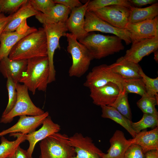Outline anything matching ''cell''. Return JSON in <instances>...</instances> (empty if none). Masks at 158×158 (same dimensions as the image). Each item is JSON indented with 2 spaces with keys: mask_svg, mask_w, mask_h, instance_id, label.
Segmentation results:
<instances>
[{
  "mask_svg": "<svg viewBox=\"0 0 158 158\" xmlns=\"http://www.w3.org/2000/svg\"><path fill=\"white\" fill-rule=\"evenodd\" d=\"M124 81V79L112 70L109 65L102 64L92 68L87 75L83 85L90 89L112 83L116 84L122 92Z\"/></svg>",
  "mask_w": 158,
  "mask_h": 158,
  "instance_id": "cell-8",
  "label": "cell"
},
{
  "mask_svg": "<svg viewBox=\"0 0 158 158\" xmlns=\"http://www.w3.org/2000/svg\"><path fill=\"white\" fill-rule=\"evenodd\" d=\"M113 5L122 6L130 8L133 6L127 0H89L87 7V11H91L95 9Z\"/></svg>",
  "mask_w": 158,
  "mask_h": 158,
  "instance_id": "cell-30",
  "label": "cell"
},
{
  "mask_svg": "<svg viewBox=\"0 0 158 158\" xmlns=\"http://www.w3.org/2000/svg\"><path fill=\"white\" fill-rule=\"evenodd\" d=\"M123 87L128 93H135L142 96L146 93L145 85L142 78L124 80Z\"/></svg>",
  "mask_w": 158,
  "mask_h": 158,
  "instance_id": "cell-31",
  "label": "cell"
},
{
  "mask_svg": "<svg viewBox=\"0 0 158 158\" xmlns=\"http://www.w3.org/2000/svg\"><path fill=\"white\" fill-rule=\"evenodd\" d=\"M39 12L32 7L28 0L27 3L13 14L11 19L2 33L15 31L24 21L30 17L35 16Z\"/></svg>",
  "mask_w": 158,
  "mask_h": 158,
  "instance_id": "cell-23",
  "label": "cell"
},
{
  "mask_svg": "<svg viewBox=\"0 0 158 158\" xmlns=\"http://www.w3.org/2000/svg\"><path fill=\"white\" fill-rule=\"evenodd\" d=\"M7 78L6 87L8 92V100L7 106L2 116L6 115L11 111L15 105L17 98V83L14 82L10 77Z\"/></svg>",
  "mask_w": 158,
  "mask_h": 158,
  "instance_id": "cell-32",
  "label": "cell"
},
{
  "mask_svg": "<svg viewBox=\"0 0 158 158\" xmlns=\"http://www.w3.org/2000/svg\"><path fill=\"white\" fill-rule=\"evenodd\" d=\"M122 40L115 35L88 33L78 41L87 48L93 59H99L124 49Z\"/></svg>",
  "mask_w": 158,
  "mask_h": 158,
  "instance_id": "cell-3",
  "label": "cell"
},
{
  "mask_svg": "<svg viewBox=\"0 0 158 158\" xmlns=\"http://www.w3.org/2000/svg\"><path fill=\"white\" fill-rule=\"evenodd\" d=\"M130 11V8L118 5L107 6L91 11L112 26L123 29H125L128 23Z\"/></svg>",
  "mask_w": 158,
  "mask_h": 158,
  "instance_id": "cell-9",
  "label": "cell"
},
{
  "mask_svg": "<svg viewBox=\"0 0 158 158\" xmlns=\"http://www.w3.org/2000/svg\"><path fill=\"white\" fill-rule=\"evenodd\" d=\"M10 136L17 138L13 141H10L4 136H1L0 144V158H8L16 152L20 145L26 140L25 135L19 133L10 134Z\"/></svg>",
  "mask_w": 158,
  "mask_h": 158,
  "instance_id": "cell-26",
  "label": "cell"
},
{
  "mask_svg": "<svg viewBox=\"0 0 158 158\" xmlns=\"http://www.w3.org/2000/svg\"><path fill=\"white\" fill-rule=\"evenodd\" d=\"M28 89L24 84H16L17 98L16 102L11 111L6 115L1 116L0 123L6 124L11 122L17 116H36L43 114L45 112L36 107L29 95Z\"/></svg>",
  "mask_w": 158,
  "mask_h": 158,
  "instance_id": "cell-6",
  "label": "cell"
},
{
  "mask_svg": "<svg viewBox=\"0 0 158 158\" xmlns=\"http://www.w3.org/2000/svg\"><path fill=\"white\" fill-rule=\"evenodd\" d=\"M158 126V115L143 114L138 121L132 122L131 126L136 134L149 128H155Z\"/></svg>",
  "mask_w": 158,
  "mask_h": 158,
  "instance_id": "cell-28",
  "label": "cell"
},
{
  "mask_svg": "<svg viewBox=\"0 0 158 158\" xmlns=\"http://www.w3.org/2000/svg\"><path fill=\"white\" fill-rule=\"evenodd\" d=\"M109 66L115 73L124 80L142 78L139 73L141 67L138 64L125 60L122 56Z\"/></svg>",
  "mask_w": 158,
  "mask_h": 158,
  "instance_id": "cell-19",
  "label": "cell"
},
{
  "mask_svg": "<svg viewBox=\"0 0 158 158\" xmlns=\"http://www.w3.org/2000/svg\"><path fill=\"white\" fill-rule=\"evenodd\" d=\"M30 28L27 24L26 20L20 24L15 31L19 34H24L27 32Z\"/></svg>",
  "mask_w": 158,
  "mask_h": 158,
  "instance_id": "cell-41",
  "label": "cell"
},
{
  "mask_svg": "<svg viewBox=\"0 0 158 158\" xmlns=\"http://www.w3.org/2000/svg\"><path fill=\"white\" fill-rule=\"evenodd\" d=\"M132 5L142 6L149 4H153L157 2V0H129Z\"/></svg>",
  "mask_w": 158,
  "mask_h": 158,
  "instance_id": "cell-39",
  "label": "cell"
},
{
  "mask_svg": "<svg viewBox=\"0 0 158 158\" xmlns=\"http://www.w3.org/2000/svg\"><path fill=\"white\" fill-rule=\"evenodd\" d=\"M84 29L87 33L98 31L113 34L124 41L126 45L131 43L130 33L126 30L112 26L91 11H87L85 13Z\"/></svg>",
  "mask_w": 158,
  "mask_h": 158,
  "instance_id": "cell-10",
  "label": "cell"
},
{
  "mask_svg": "<svg viewBox=\"0 0 158 158\" xmlns=\"http://www.w3.org/2000/svg\"><path fill=\"white\" fill-rule=\"evenodd\" d=\"M145 154L139 145L132 144L126 150L123 158H145Z\"/></svg>",
  "mask_w": 158,
  "mask_h": 158,
  "instance_id": "cell-36",
  "label": "cell"
},
{
  "mask_svg": "<svg viewBox=\"0 0 158 158\" xmlns=\"http://www.w3.org/2000/svg\"><path fill=\"white\" fill-rule=\"evenodd\" d=\"M125 29L130 33L132 43L158 36V17L140 22L127 24Z\"/></svg>",
  "mask_w": 158,
  "mask_h": 158,
  "instance_id": "cell-11",
  "label": "cell"
},
{
  "mask_svg": "<svg viewBox=\"0 0 158 158\" xmlns=\"http://www.w3.org/2000/svg\"><path fill=\"white\" fill-rule=\"evenodd\" d=\"M138 101L137 105L143 114L158 115L155 106L158 104V98L147 93L141 96Z\"/></svg>",
  "mask_w": 158,
  "mask_h": 158,
  "instance_id": "cell-27",
  "label": "cell"
},
{
  "mask_svg": "<svg viewBox=\"0 0 158 158\" xmlns=\"http://www.w3.org/2000/svg\"><path fill=\"white\" fill-rule=\"evenodd\" d=\"M1 13L0 11V15H1Z\"/></svg>",
  "mask_w": 158,
  "mask_h": 158,
  "instance_id": "cell-44",
  "label": "cell"
},
{
  "mask_svg": "<svg viewBox=\"0 0 158 158\" xmlns=\"http://www.w3.org/2000/svg\"><path fill=\"white\" fill-rule=\"evenodd\" d=\"M154 59L157 62H158V50L155 51L154 52Z\"/></svg>",
  "mask_w": 158,
  "mask_h": 158,
  "instance_id": "cell-43",
  "label": "cell"
},
{
  "mask_svg": "<svg viewBox=\"0 0 158 158\" xmlns=\"http://www.w3.org/2000/svg\"><path fill=\"white\" fill-rule=\"evenodd\" d=\"M48 116L49 113L47 111L38 116H20L18 122L15 125L0 132V137L8 134L19 133L27 135L32 133L42 124L44 120Z\"/></svg>",
  "mask_w": 158,
  "mask_h": 158,
  "instance_id": "cell-13",
  "label": "cell"
},
{
  "mask_svg": "<svg viewBox=\"0 0 158 158\" xmlns=\"http://www.w3.org/2000/svg\"><path fill=\"white\" fill-rule=\"evenodd\" d=\"M129 140L131 144L139 145L145 154L151 150H158V126L149 131L143 130Z\"/></svg>",
  "mask_w": 158,
  "mask_h": 158,
  "instance_id": "cell-20",
  "label": "cell"
},
{
  "mask_svg": "<svg viewBox=\"0 0 158 158\" xmlns=\"http://www.w3.org/2000/svg\"><path fill=\"white\" fill-rule=\"evenodd\" d=\"M47 56L46 36L43 28L26 35L13 47L8 57L14 60H28Z\"/></svg>",
  "mask_w": 158,
  "mask_h": 158,
  "instance_id": "cell-1",
  "label": "cell"
},
{
  "mask_svg": "<svg viewBox=\"0 0 158 158\" xmlns=\"http://www.w3.org/2000/svg\"><path fill=\"white\" fill-rule=\"evenodd\" d=\"M71 12L68 8L59 4H56L51 11L47 14L39 12L36 18L43 24L66 23Z\"/></svg>",
  "mask_w": 158,
  "mask_h": 158,
  "instance_id": "cell-21",
  "label": "cell"
},
{
  "mask_svg": "<svg viewBox=\"0 0 158 158\" xmlns=\"http://www.w3.org/2000/svg\"></svg>",
  "mask_w": 158,
  "mask_h": 158,
  "instance_id": "cell-45",
  "label": "cell"
},
{
  "mask_svg": "<svg viewBox=\"0 0 158 158\" xmlns=\"http://www.w3.org/2000/svg\"><path fill=\"white\" fill-rule=\"evenodd\" d=\"M61 129L60 126L54 123L51 117L48 116L44 121L42 127L38 130L25 135L26 140L28 141L29 146L26 150L28 158H32V154L36 144L47 137L54 133L58 132Z\"/></svg>",
  "mask_w": 158,
  "mask_h": 158,
  "instance_id": "cell-16",
  "label": "cell"
},
{
  "mask_svg": "<svg viewBox=\"0 0 158 158\" xmlns=\"http://www.w3.org/2000/svg\"><path fill=\"white\" fill-rule=\"evenodd\" d=\"M27 60L26 68L19 83L25 85L33 95L37 89L45 91L49 84V73L47 56L35 57Z\"/></svg>",
  "mask_w": 158,
  "mask_h": 158,
  "instance_id": "cell-2",
  "label": "cell"
},
{
  "mask_svg": "<svg viewBox=\"0 0 158 158\" xmlns=\"http://www.w3.org/2000/svg\"><path fill=\"white\" fill-rule=\"evenodd\" d=\"M90 90V96L93 103L100 107L111 106L122 92L116 84L112 83Z\"/></svg>",
  "mask_w": 158,
  "mask_h": 158,
  "instance_id": "cell-14",
  "label": "cell"
},
{
  "mask_svg": "<svg viewBox=\"0 0 158 158\" xmlns=\"http://www.w3.org/2000/svg\"><path fill=\"white\" fill-rule=\"evenodd\" d=\"M128 93L123 89L111 105L122 115L131 121L132 113L128 99Z\"/></svg>",
  "mask_w": 158,
  "mask_h": 158,
  "instance_id": "cell-29",
  "label": "cell"
},
{
  "mask_svg": "<svg viewBox=\"0 0 158 158\" xmlns=\"http://www.w3.org/2000/svg\"><path fill=\"white\" fill-rule=\"evenodd\" d=\"M130 9L128 23L140 22L153 19L158 16V3L157 2L150 6L143 8L133 6Z\"/></svg>",
  "mask_w": 158,
  "mask_h": 158,
  "instance_id": "cell-24",
  "label": "cell"
},
{
  "mask_svg": "<svg viewBox=\"0 0 158 158\" xmlns=\"http://www.w3.org/2000/svg\"><path fill=\"white\" fill-rule=\"evenodd\" d=\"M158 36L132 43L130 49L122 56L124 59L138 64L142 58L158 50Z\"/></svg>",
  "mask_w": 158,
  "mask_h": 158,
  "instance_id": "cell-12",
  "label": "cell"
},
{
  "mask_svg": "<svg viewBox=\"0 0 158 158\" xmlns=\"http://www.w3.org/2000/svg\"><path fill=\"white\" fill-rule=\"evenodd\" d=\"M40 146L39 158H72L76 154L68 136L58 132L40 141Z\"/></svg>",
  "mask_w": 158,
  "mask_h": 158,
  "instance_id": "cell-4",
  "label": "cell"
},
{
  "mask_svg": "<svg viewBox=\"0 0 158 158\" xmlns=\"http://www.w3.org/2000/svg\"><path fill=\"white\" fill-rule=\"evenodd\" d=\"M13 14L6 16L4 13L0 15V37L5 28L11 19Z\"/></svg>",
  "mask_w": 158,
  "mask_h": 158,
  "instance_id": "cell-38",
  "label": "cell"
},
{
  "mask_svg": "<svg viewBox=\"0 0 158 158\" xmlns=\"http://www.w3.org/2000/svg\"><path fill=\"white\" fill-rule=\"evenodd\" d=\"M101 107L102 117L114 121L125 128L133 138L135 137L136 134L131 127L132 121L126 118L112 106H104Z\"/></svg>",
  "mask_w": 158,
  "mask_h": 158,
  "instance_id": "cell-25",
  "label": "cell"
},
{
  "mask_svg": "<svg viewBox=\"0 0 158 158\" xmlns=\"http://www.w3.org/2000/svg\"><path fill=\"white\" fill-rule=\"evenodd\" d=\"M145 158H158V150H151L145 153Z\"/></svg>",
  "mask_w": 158,
  "mask_h": 158,
  "instance_id": "cell-42",
  "label": "cell"
},
{
  "mask_svg": "<svg viewBox=\"0 0 158 158\" xmlns=\"http://www.w3.org/2000/svg\"><path fill=\"white\" fill-rule=\"evenodd\" d=\"M139 73L145 85L146 93L158 98V77L154 78L149 77L145 73L141 67Z\"/></svg>",
  "mask_w": 158,
  "mask_h": 158,
  "instance_id": "cell-34",
  "label": "cell"
},
{
  "mask_svg": "<svg viewBox=\"0 0 158 158\" xmlns=\"http://www.w3.org/2000/svg\"><path fill=\"white\" fill-rule=\"evenodd\" d=\"M55 4H61L69 8L71 11L83 4L78 0H54Z\"/></svg>",
  "mask_w": 158,
  "mask_h": 158,
  "instance_id": "cell-37",
  "label": "cell"
},
{
  "mask_svg": "<svg viewBox=\"0 0 158 158\" xmlns=\"http://www.w3.org/2000/svg\"><path fill=\"white\" fill-rule=\"evenodd\" d=\"M27 63V60H14L6 57L0 61V72L5 78L10 77L16 83H19Z\"/></svg>",
  "mask_w": 158,
  "mask_h": 158,
  "instance_id": "cell-17",
  "label": "cell"
},
{
  "mask_svg": "<svg viewBox=\"0 0 158 158\" xmlns=\"http://www.w3.org/2000/svg\"><path fill=\"white\" fill-rule=\"evenodd\" d=\"M110 147L107 154H104L102 158H123L126 150L132 144L127 140L123 133L116 130L109 140Z\"/></svg>",
  "mask_w": 158,
  "mask_h": 158,
  "instance_id": "cell-18",
  "label": "cell"
},
{
  "mask_svg": "<svg viewBox=\"0 0 158 158\" xmlns=\"http://www.w3.org/2000/svg\"><path fill=\"white\" fill-rule=\"evenodd\" d=\"M27 0H0V11L1 13L10 15L14 13L27 3Z\"/></svg>",
  "mask_w": 158,
  "mask_h": 158,
  "instance_id": "cell-33",
  "label": "cell"
},
{
  "mask_svg": "<svg viewBox=\"0 0 158 158\" xmlns=\"http://www.w3.org/2000/svg\"><path fill=\"white\" fill-rule=\"evenodd\" d=\"M65 37L68 42L67 50L71 54L72 61L68 75L71 77H80L88 71L93 59L87 48L72 34L67 33Z\"/></svg>",
  "mask_w": 158,
  "mask_h": 158,
  "instance_id": "cell-5",
  "label": "cell"
},
{
  "mask_svg": "<svg viewBox=\"0 0 158 158\" xmlns=\"http://www.w3.org/2000/svg\"><path fill=\"white\" fill-rule=\"evenodd\" d=\"M89 1L72 10L66 23L68 30L78 41L84 38L88 34L85 30L84 25L85 15Z\"/></svg>",
  "mask_w": 158,
  "mask_h": 158,
  "instance_id": "cell-15",
  "label": "cell"
},
{
  "mask_svg": "<svg viewBox=\"0 0 158 158\" xmlns=\"http://www.w3.org/2000/svg\"><path fill=\"white\" fill-rule=\"evenodd\" d=\"M8 158H28V157L27 151L19 146L15 153Z\"/></svg>",
  "mask_w": 158,
  "mask_h": 158,
  "instance_id": "cell-40",
  "label": "cell"
},
{
  "mask_svg": "<svg viewBox=\"0 0 158 158\" xmlns=\"http://www.w3.org/2000/svg\"><path fill=\"white\" fill-rule=\"evenodd\" d=\"M29 1L35 9L44 14L49 13L56 4L52 0H30Z\"/></svg>",
  "mask_w": 158,
  "mask_h": 158,
  "instance_id": "cell-35",
  "label": "cell"
},
{
  "mask_svg": "<svg viewBox=\"0 0 158 158\" xmlns=\"http://www.w3.org/2000/svg\"><path fill=\"white\" fill-rule=\"evenodd\" d=\"M47 38V57L49 59V73L48 83L56 80V71L54 64V56L56 50L60 49L59 41L65 36L68 30L66 23L43 24Z\"/></svg>",
  "mask_w": 158,
  "mask_h": 158,
  "instance_id": "cell-7",
  "label": "cell"
},
{
  "mask_svg": "<svg viewBox=\"0 0 158 158\" xmlns=\"http://www.w3.org/2000/svg\"><path fill=\"white\" fill-rule=\"evenodd\" d=\"M37 30L35 27H30L27 32L24 34H19L15 31L2 33L0 37V61L8 57L13 48L20 40Z\"/></svg>",
  "mask_w": 158,
  "mask_h": 158,
  "instance_id": "cell-22",
  "label": "cell"
}]
</instances>
